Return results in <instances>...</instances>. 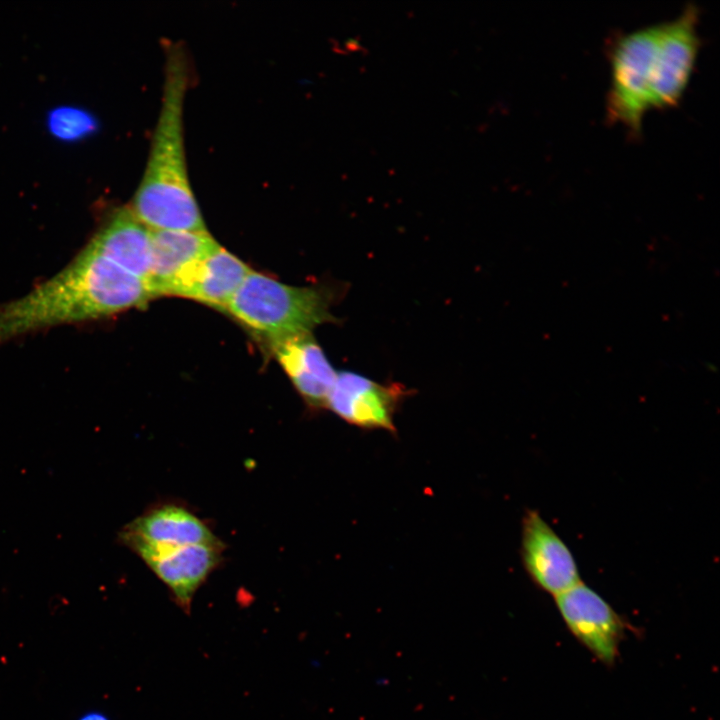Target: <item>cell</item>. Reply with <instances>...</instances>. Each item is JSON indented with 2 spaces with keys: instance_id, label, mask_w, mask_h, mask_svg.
<instances>
[{
  "instance_id": "5",
  "label": "cell",
  "mask_w": 720,
  "mask_h": 720,
  "mask_svg": "<svg viewBox=\"0 0 720 720\" xmlns=\"http://www.w3.org/2000/svg\"><path fill=\"white\" fill-rule=\"evenodd\" d=\"M699 16V9L688 4L674 19L660 22L650 110L672 108L682 99L701 46Z\"/></svg>"
},
{
  "instance_id": "9",
  "label": "cell",
  "mask_w": 720,
  "mask_h": 720,
  "mask_svg": "<svg viewBox=\"0 0 720 720\" xmlns=\"http://www.w3.org/2000/svg\"><path fill=\"white\" fill-rule=\"evenodd\" d=\"M520 555L533 583L554 597L581 582L570 549L533 509L527 510L522 519Z\"/></svg>"
},
{
  "instance_id": "13",
  "label": "cell",
  "mask_w": 720,
  "mask_h": 720,
  "mask_svg": "<svg viewBox=\"0 0 720 720\" xmlns=\"http://www.w3.org/2000/svg\"><path fill=\"white\" fill-rule=\"evenodd\" d=\"M220 245L206 231L151 230V267L147 283L154 296Z\"/></svg>"
},
{
  "instance_id": "6",
  "label": "cell",
  "mask_w": 720,
  "mask_h": 720,
  "mask_svg": "<svg viewBox=\"0 0 720 720\" xmlns=\"http://www.w3.org/2000/svg\"><path fill=\"white\" fill-rule=\"evenodd\" d=\"M119 538L140 558L163 549L221 541L195 512L171 501L150 506L123 528Z\"/></svg>"
},
{
  "instance_id": "11",
  "label": "cell",
  "mask_w": 720,
  "mask_h": 720,
  "mask_svg": "<svg viewBox=\"0 0 720 720\" xmlns=\"http://www.w3.org/2000/svg\"><path fill=\"white\" fill-rule=\"evenodd\" d=\"M268 343L305 403L311 409L326 408L337 372L312 333L296 334Z\"/></svg>"
},
{
  "instance_id": "2",
  "label": "cell",
  "mask_w": 720,
  "mask_h": 720,
  "mask_svg": "<svg viewBox=\"0 0 720 720\" xmlns=\"http://www.w3.org/2000/svg\"><path fill=\"white\" fill-rule=\"evenodd\" d=\"M161 106L141 182L129 206L151 230L206 231L188 177L184 144V99L189 67L184 49L165 48Z\"/></svg>"
},
{
  "instance_id": "3",
  "label": "cell",
  "mask_w": 720,
  "mask_h": 720,
  "mask_svg": "<svg viewBox=\"0 0 720 720\" xmlns=\"http://www.w3.org/2000/svg\"><path fill=\"white\" fill-rule=\"evenodd\" d=\"M334 296L326 287L290 286L250 271L225 311L269 342L336 322Z\"/></svg>"
},
{
  "instance_id": "14",
  "label": "cell",
  "mask_w": 720,
  "mask_h": 720,
  "mask_svg": "<svg viewBox=\"0 0 720 720\" xmlns=\"http://www.w3.org/2000/svg\"><path fill=\"white\" fill-rule=\"evenodd\" d=\"M87 244L135 276L148 280L151 229L129 207L117 209Z\"/></svg>"
},
{
  "instance_id": "8",
  "label": "cell",
  "mask_w": 720,
  "mask_h": 720,
  "mask_svg": "<svg viewBox=\"0 0 720 720\" xmlns=\"http://www.w3.org/2000/svg\"><path fill=\"white\" fill-rule=\"evenodd\" d=\"M407 395L409 391L399 383L382 384L353 371H340L326 408L351 425L394 433V416Z\"/></svg>"
},
{
  "instance_id": "4",
  "label": "cell",
  "mask_w": 720,
  "mask_h": 720,
  "mask_svg": "<svg viewBox=\"0 0 720 720\" xmlns=\"http://www.w3.org/2000/svg\"><path fill=\"white\" fill-rule=\"evenodd\" d=\"M660 23L617 35L610 43L607 119L639 136L656 75Z\"/></svg>"
},
{
  "instance_id": "10",
  "label": "cell",
  "mask_w": 720,
  "mask_h": 720,
  "mask_svg": "<svg viewBox=\"0 0 720 720\" xmlns=\"http://www.w3.org/2000/svg\"><path fill=\"white\" fill-rule=\"evenodd\" d=\"M222 541L168 548L141 557L167 587L175 604L189 614L194 596L223 560Z\"/></svg>"
},
{
  "instance_id": "12",
  "label": "cell",
  "mask_w": 720,
  "mask_h": 720,
  "mask_svg": "<svg viewBox=\"0 0 720 720\" xmlns=\"http://www.w3.org/2000/svg\"><path fill=\"white\" fill-rule=\"evenodd\" d=\"M250 271L244 262L219 246L177 278L166 295L191 298L225 310Z\"/></svg>"
},
{
  "instance_id": "7",
  "label": "cell",
  "mask_w": 720,
  "mask_h": 720,
  "mask_svg": "<svg viewBox=\"0 0 720 720\" xmlns=\"http://www.w3.org/2000/svg\"><path fill=\"white\" fill-rule=\"evenodd\" d=\"M569 631L604 664L615 662L624 635V621L596 591L582 582L555 596Z\"/></svg>"
},
{
  "instance_id": "15",
  "label": "cell",
  "mask_w": 720,
  "mask_h": 720,
  "mask_svg": "<svg viewBox=\"0 0 720 720\" xmlns=\"http://www.w3.org/2000/svg\"><path fill=\"white\" fill-rule=\"evenodd\" d=\"M77 720H109V718L99 711H87L82 714Z\"/></svg>"
},
{
  "instance_id": "1",
  "label": "cell",
  "mask_w": 720,
  "mask_h": 720,
  "mask_svg": "<svg viewBox=\"0 0 720 720\" xmlns=\"http://www.w3.org/2000/svg\"><path fill=\"white\" fill-rule=\"evenodd\" d=\"M152 297L147 281L87 244L53 277L0 304V343L37 329L143 306Z\"/></svg>"
}]
</instances>
